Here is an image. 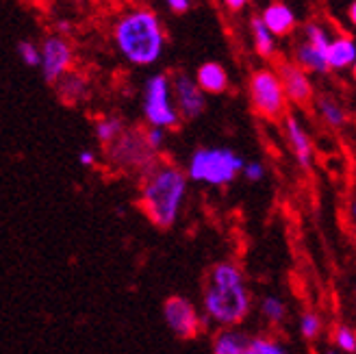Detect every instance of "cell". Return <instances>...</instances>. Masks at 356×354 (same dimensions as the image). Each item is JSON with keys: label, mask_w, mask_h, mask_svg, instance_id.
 I'll list each match as a JSON object with an SVG mask.
<instances>
[{"label": "cell", "mask_w": 356, "mask_h": 354, "mask_svg": "<svg viewBox=\"0 0 356 354\" xmlns=\"http://www.w3.org/2000/svg\"><path fill=\"white\" fill-rule=\"evenodd\" d=\"M202 309L209 322L220 328H237L252 309L243 272L233 261H220L211 268L202 293Z\"/></svg>", "instance_id": "6da1fadb"}, {"label": "cell", "mask_w": 356, "mask_h": 354, "mask_svg": "<svg viewBox=\"0 0 356 354\" xmlns=\"http://www.w3.org/2000/svg\"><path fill=\"white\" fill-rule=\"evenodd\" d=\"M187 172L174 163L156 161L141 174L139 207L156 228H172L187 198Z\"/></svg>", "instance_id": "7a4b0ae2"}, {"label": "cell", "mask_w": 356, "mask_h": 354, "mask_svg": "<svg viewBox=\"0 0 356 354\" xmlns=\"http://www.w3.org/2000/svg\"><path fill=\"white\" fill-rule=\"evenodd\" d=\"M113 40L120 55L139 67L154 65L165 50L163 24L150 9H133L124 13L113 29Z\"/></svg>", "instance_id": "3957f363"}, {"label": "cell", "mask_w": 356, "mask_h": 354, "mask_svg": "<svg viewBox=\"0 0 356 354\" xmlns=\"http://www.w3.org/2000/svg\"><path fill=\"white\" fill-rule=\"evenodd\" d=\"M245 161L230 148H198L187 163V179L213 187L230 185L243 170Z\"/></svg>", "instance_id": "277c9868"}, {"label": "cell", "mask_w": 356, "mask_h": 354, "mask_svg": "<svg viewBox=\"0 0 356 354\" xmlns=\"http://www.w3.org/2000/svg\"><path fill=\"white\" fill-rule=\"evenodd\" d=\"M144 118L148 127L170 131L181 124L172 96V79L168 74H152L144 85Z\"/></svg>", "instance_id": "5b68a950"}, {"label": "cell", "mask_w": 356, "mask_h": 354, "mask_svg": "<svg viewBox=\"0 0 356 354\" xmlns=\"http://www.w3.org/2000/svg\"><path fill=\"white\" fill-rule=\"evenodd\" d=\"M252 109L265 120H280L287 115V96L276 70H257L248 83Z\"/></svg>", "instance_id": "8992f818"}, {"label": "cell", "mask_w": 356, "mask_h": 354, "mask_svg": "<svg viewBox=\"0 0 356 354\" xmlns=\"http://www.w3.org/2000/svg\"><path fill=\"white\" fill-rule=\"evenodd\" d=\"M106 150V159L124 172H139L144 174L150 170L159 159L148 148L144 133L139 131H124Z\"/></svg>", "instance_id": "52a82bcc"}, {"label": "cell", "mask_w": 356, "mask_h": 354, "mask_svg": "<svg viewBox=\"0 0 356 354\" xmlns=\"http://www.w3.org/2000/svg\"><path fill=\"white\" fill-rule=\"evenodd\" d=\"M163 320L178 339H195L204 330V320L185 296H170L163 303Z\"/></svg>", "instance_id": "ba28073f"}, {"label": "cell", "mask_w": 356, "mask_h": 354, "mask_svg": "<svg viewBox=\"0 0 356 354\" xmlns=\"http://www.w3.org/2000/svg\"><path fill=\"white\" fill-rule=\"evenodd\" d=\"M74 63V52L63 38L55 35V38L44 40L40 46V70L46 79V83L57 85L67 72H72Z\"/></svg>", "instance_id": "9c48e42d"}, {"label": "cell", "mask_w": 356, "mask_h": 354, "mask_svg": "<svg viewBox=\"0 0 356 354\" xmlns=\"http://www.w3.org/2000/svg\"><path fill=\"white\" fill-rule=\"evenodd\" d=\"M172 96H174V104L181 120H195L207 109L204 92L198 87V83L187 74H176L172 79Z\"/></svg>", "instance_id": "30bf717a"}, {"label": "cell", "mask_w": 356, "mask_h": 354, "mask_svg": "<svg viewBox=\"0 0 356 354\" xmlns=\"http://www.w3.org/2000/svg\"><path fill=\"white\" fill-rule=\"evenodd\" d=\"M276 72L282 83L287 102H293L298 107H305V104H309L313 100V83L305 70L298 67L293 61H282Z\"/></svg>", "instance_id": "8fae6325"}, {"label": "cell", "mask_w": 356, "mask_h": 354, "mask_svg": "<svg viewBox=\"0 0 356 354\" xmlns=\"http://www.w3.org/2000/svg\"><path fill=\"white\" fill-rule=\"evenodd\" d=\"M282 120H284V135H287V141L296 154L298 166L302 170H309L313 163V141H311L307 129L302 127L300 120L291 113H287Z\"/></svg>", "instance_id": "7c38bea8"}, {"label": "cell", "mask_w": 356, "mask_h": 354, "mask_svg": "<svg viewBox=\"0 0 356 354\" xmlns=\"http://www.w3.org/2000/svg\"><path fill=\"white\" fill-rule=\"evenodd\" d=\"M213 354H257L254 337L239 328H220L213 337Z\"/></svg>", "instance_id": "4fadbf2b"}, {"label": "cell", "mask_w": 356, "mask_h": 354, "mask_svg": "<svg viewBox=\"0 0 356 354\" xmlns=\"http://www.w3.org/2000/svg\"><path fill=\"white\" fill-rule=\"evenodd\" d=\"M259 17L274 38H284L296 29V11L287 3H280V0L267 5Z\"/></svg>", "instance_id": "5bb4252c"}, {"label": "cell", "mask_w": 356, "mask_h": 354, "mask_svg": "<svg viewBox=\"0 0 356 354\" xmlns=\"http://www.w3.org/2000/svg\"><path fill=\"white\" fill-rule=\"evenodd\" d=\"M293 63L305 70L307 74H326L328 72V61H326V50L315 48L307 40H300L293 50Z\"/></svg>", "instance_id": "9a60e30c"}, {"label": "cell", "mask_w": 356, "mask_h": 354, "mask_svg": "<svg viewBox=\"0 0 356 354\" xmlns=\"http://www.w3.org/2000/svg\"><path fill=\"white\" fill-rule=\"evenodd\" d=\"M328 70H348L356 61V42L350 35H337L330 40L326 50Z\"/></svg>", "instance_id": "2e32d148"}, {"label": "cell", "mask_w": 356, "mask_h": 354, "mask_svg": "<svg viewBox=\"0 0 356 354\" xmlns=\"http://www.w3.org/2000/svg\"><path fill=\"white\" fill-rule=\"evenodd\" d=\"M195 83L204 94H224L228 90V74L222 63L218 61H207L198 67L195 72Z\"/></svg>", "instance_id": "e0dca14e"}, {"label": "cell", "mask_w": 356, "mask_h": 354, "mask_svg": "<svg viewBox=\"0 0 356 354\" xmlns=\"http://www.w3.org/2000/svg\"><path fill=\"white\" fill-rule=\"evenodd\" d=\"M59 96L67 102V104H79L87 98L89 94V83L85 77L76 74V72H67L59 83H57Z\"/></svg>", "instance_id": "ac0fdd59"}, {"label": "cell", "mask_w": 356, "mask_h": 354, "mask_svg": "<svg viewBox=\"0 0 356 354\" xmlns=\"http://www.w3.org/2000/svg\"><path fill=\"white\" fill-rule=\"evenodd\" d=\"M317 111L322 115V120L328 124L330 129H341L348 122V111L343 109L341 102H337L330 96H319L317 98Z\"/></svg>", "instance_id": "d6986e66"}, {"label": "cell", "mask_w": 356, "mask_h": 354, "mask_svg": "<svg viewBox=\"0 0 356 354\" xmlns=\"http://www.w3.org/2000/svg\"><path fill=\"white\" fill-rule=\"evenodd\" d=\"M250 33H252V42H254V48L261 57L265 59H270L274 57V52H276V38L274 35L267 31V26L261 22V17H252L250 20Z\"/></svg>", "instance_id": "ffe728a7"}, {"label": "cell", "mask_w": 356, "mask_h": 354, "mask_svg": "<svg viewBox=\"0 0 356 354\" xmlns=\"http://www.w3.org/2000/svg\"><path fill=\"white\" fill-rule=\"evenodd\" d=\"M124 131H127V127H124V122L120 118H115V115L100 118L96 122V127H94V135L98 139V144L104 146V148H109Z\"/></svg>", "instance_id": "44dd1931"}, {"label": "cell", "mask_w": 356, "mask_h": 354, "mask_svg": "<svg viewBox=\"0 0 356 354\" xmlns=\"http://www.w3.org/2000/svg\"><path fill=\"white\" fill-rule=\"evenodd\" d=\"M302 40H307L309 44H313L315 48H322V50H328V44H330V33L324 24L319 22H307L305 29H302Z\"/></svg>", "instance_id": "7402d4cb"}, {"label": "cell", "mask_w": 356, "mask_h": 354, "mask_svg": "<svg viewBox=\"0 0 356 354\" xmlns=\"http://www.w3.org/2000/svg\"><path fill=\"white\" fill-rule=\"evenodd\" d=\"M261 315L265 317L267 322H282L284 320V315H287V307H284V303L280 298L276 296H265L261 300Z\"/></svg>", "instance_id": "603a6c76"}, {"label": "cell", "mask_w": 356, "mask_h": 354, "mask_svg": "<svg viewBox=\"0 0 356 354\" xmlns=\"http://www.w3.org/2000/svg\"><path fill=\"white\" fill-rule=\"evenodd\" d=\"M332 339H334V346L339 352H343V354H354L356 352V332L350 326H346V324L337 326Z\"/></svg>", "instance_id": "cb8c5ba5"}, {"label": "cell", "mask_w": 356, "mask_h": 354, "mask_svg": "<svg viewBox=\"0 0 356 354\" xmlns=\"http://www.w3.org/2000/svg\"><path fill=\"white\" fill-rule=\"evenodd\" d=\"M300 335L305 339H315L319 332H322V317H319L317 313L313 311H307V313H302L300 315Z\"/></svg>", "instance_id": "d4e9b609"}, {"label": "cell", "mask_w": 356, "mask_h": 354, "mask_svg": "<svg viewBox=\"0 0 356 354\" xmlns=\"http://www.w3.org/2000/svg\"><path fill=\"white\" fill-rule=\"evenodd\" d=\"M17 55H20L22 63L29 67H40V48L33 42H20L17 44Z\"/></svg>", "instance_id": "484cf974"}, {"label": "cell", "mask_w": 356, "mask_h": 354, "mask_svg": "<svg viewBox=\"0 0 356 354\" xmlns=\"http://www.w3.org/2000/svg\"><path fill=\"white\" fill-rule=\"evenodd\" d=\"M254 348L257 354H289L280 341L276 339H267V337H254Z\"/></svg>", "instance_id": "4316f807"}, {"label": "cell", "mask_w": 356, "mask_h": 354, "mask_svg": "<svg viewBox=\"0 0 356 354\" xmlns=\"http://www.w3.org/2000/svg\"><path fill=\"white\" fill-rule=\"evenodd\" d=\"M144 139H146V144H148V148L156 154L159 150L163 148V144H165V131H161V129H148V131H144Z\"/></svg>", "instance_id": "83f0119b"}, {"label": "cell", "mask_w": 356, "mask_h": 354, "mask_svg": "<svg viewBox=\"0 0 356 354\" xmlns=\"http://www.w3.org/2000/svg\"><path fill=\"white\" fill-rule=\"evenodd\" d=\"M241 174L245 176V181L259 183V181H263V176H265V168H263L261 161H245Z\"/></svg>", "instance_id": "f1b7e54d"}, {"label": "cell", "mask_w": 356, "mask_h": 354, "mask_svg": "<svg viewBox=\"0 0 356 354\" xmlns=\"http://www.w3.org/2000/svg\"><path fill=\"white\" fill-rule=\"evenodd\" d=\"M165 5L174 11V13H187L191 7V0H165Z\"/></svg>", "instance_id": "f546056e"}, {"label": "cell", "mask_w": 356, "mask_h": 354, "mask_svg": "<svg viewBox=\"0 0 356 354\" xmlns=\"http://www.w3.org/2000/svg\"><path fill=\"white\" fill-rule=\"evenodd\" d=\"M79 163H81L83 168H92V166H96V152H94V150H81V152H79Z\"/></svg>", "instance_id": "4dcf8cb0"}, {"label": "cell", "mask_w": 356, "mask_h": 354, "mask_svg": "<svg viewBox=\"0 0 356 354\" xmlns=\"http://www.w3.org/2000/svg\"><path fill=\"white\" fill-rule=\"evenodd\" d=\"M222 3L226 5V9L239 13V11H243L248 7V3H250V0H222Z\"/></svg>", "instance_id": "1f68e13d"}, {"label": "cell", "mask_w": 356, "mask_h": 354, "mask_svg": "<svg viewBox=\"0 0 356 354\" xmlns=\"http://www.w3.org/2000/svg\"><path fill=\"white\" fill-rule=\"evenodd\" d=\"M348 20H350V24L356 29V0L350 5V9H348Z\"/></svg>", "instance_id": "d6a6232c"}, {"label": "cell", "mask_w": 356, "mask_h": 354, "mask_svg": "<svg viewBox=\"0 0 356 354\" xmlns=\"http://www.w3.org/2000/svg\"><path fill=\"white\" fill-rule=\"evenodd\" d=\"M352 77H354V81H356V61H354V65H352Z\"/></svg>", "instance_id": "836d02e7"}, {"label": "cell", "mask_w": 356, "mask_h": 354, "mask_svg": "<svg viewBox=\"0 0 356 354\" xmlns=\"http://www.w3.org/2000/svg\"><path fill=\"white\" fill-rule=\"evenodd\" d=\"M326 354H343V352H339V350H328Z\"/></svg>", "instance_id": "e575fe53"}, {"label": "cell", "mask_w": 356, "mask_h": 354, "mask_svg": "<svg viewBox=\"0 0 356 354\" xmlns=\"http://www.w3.org/2000/svg\"><path fill=\"white\" fill-rule=\"evenodd\" d=\"M352 214H354V220H356V202H354V207H352Z\"/></svg>", "instance_id": "d590c367"}]
</instances>
